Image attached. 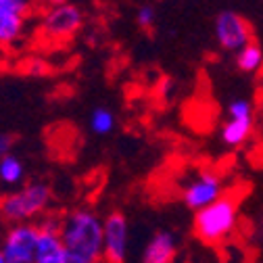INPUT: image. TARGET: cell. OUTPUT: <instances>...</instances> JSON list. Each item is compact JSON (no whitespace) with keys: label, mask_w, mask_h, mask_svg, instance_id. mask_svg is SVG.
<instances>
[{"label":"cell","mask_w":263,"mask_h":263,"mask_svg":"<svg viewBox=\"0 0 263 263\" xmlns=\"http://www.w3.org/2000/svg\"><path fill=\"white\" fill-rule=\"evenodd\" d=\"M61 238L69 255L90 263H103L105 251V219L88 207L73 209L63 215Z\"/></svg>","instance_id":"6da1fadb"},{"label":"cell","mask_w":263,"mask_h":263,"mask_svg":"<svg viewBox=\"0 0 263 263\" xmlns=\"http://www.w3.org/2000/svg\"><path fill=\"white\" fill-rule=\"evenodd\" d=\"M238 215H240L238 199H234L232 194H223L219 201L194 213L192 219L194 236L205 245L217 247L226 238L232 236V232L238 226Z\"/></svg>","instance_id":"7a4b0ae2"},{"label":"cell","mask_w":263,"mask_h":263,"mask_svg":"<svg viewBox=\"0 0 263 263\" xmlns=\"http://www.w3.org/2000/svg\"><path fill=\"white\" fill-rule=\"evenodd\" d=\"M52 192L44 182H29L23 188L0 196V219L13 223H29L48 213Z\"/></svg>","instance_id":"3957f363"},{"label":"cell","mask_w":263,"mask_h":263,"mask_svg":"<svg viewBox=\"0 0 263 263\" xmlns=\"http://www.w3.org/2000/svg\"><path fill=\"white\" fill-rule=\"evenodd\" d=\"M38 238H40V228L36 221L13 223L3 234L0 251H3L9 263H34Z\"/></svg>","instance_id":"277c9868"},{"label":"cell","mask_w":263,"mask_h":263,"mask_svg":"<svg viewBox=\"0 0 263 263\" xmlns=\"http://www.w3.org/2000/svg\"><path fill=\"white\" fill-rule=\"evenodd\" d=\"M221 196H223V178L213 170L199 172L182 188V201L194 213L219 201Z\"/></svg>","instance_id":"5b68a950"},{"label":"cell","mask_w":263,"mask_h":263,"mask_svg":"<svg viewBox=\"0 0 263 263\" xmlns=\"http://www.w3.org/2000/svg\"><path fill=\"white\" fill-rule=\"evenodd\" d=\"M36 223L40 228V238H38L34 263H65V259L69 257V253H67V249H65V242L61 238L63 215L48 211Z\"/></svg>","instance_id":"8992f818"},{"label":"cell","mask_w":263,"mask_h":263,"mask_svg":"<svg viewBox=\"0 0 263 263\" xmlns=\"http://www.w3.org/2000/svg\"><path fill=\"white\" fill-rule=\"evenodd\" d=\"M215 40L228 52H238L253 42L251 23L236 11H219L213 23Z\"/></svg>","instance_id":"52a82bcc"},{"label":"cell","mask_w":263,"mask_h":263,"mask_svg":"<svg viewBox=\"0 0 263 263\" xmlns=\"http://www.w3.org/2000/svg\"><path fill=\"white\" fill-rule=\"evenodd\" d=\"M84 23V13L76 5H63L48 9L42 19V34L48 40H69Z\"/></svg>","instance_id":"ba28073f"},{"label":"cell","mask_w":263,"mask_h":263,"mask_svg":"<svg viewBox=\"0 0 263 263\" xmlns=\"http://www.w3.org/2000/svg\"><path fill=\"white\" fill-rule=\"evenodd\" d=\"M129 242L127 219L121 211H111L105 217V251L103 263H125Z\"/></svg>","instance_id":"9c48e42d"},{"label":"cell","mask_w":263,"mask_h":263,"mask_svg":"<svg viewBox=\"0 0 263 263\" xmlns=\"http://www.w3.org/2000/svg\"><path fill=\"white\" fill-rule=\"evenodd\" d=\"M178 257V240L170 230L157 232L142 251V263H174Z\"/></svg>","instance_id":"30bf717a"},{"label":"cell","mask_w":263,"mask_h":263,"mask_svg":"<svg viewBox=\"0 0 263 263\" xmlns=\"http://www.w3.org/2000/svg\"><path fill=\"white\" fill-rule=\"evenodd\" d=\"M25 31V17L0 9V46H13Z\"/></svg>","instance_id":"8fae6325"},{"label":"cell","mask_w":263,"mask_h":263,"mask_svg":"<svg viewBox=\"0 0 263 263\" xmlns=\"http://www.w3.org/2000/svg\"><path fill=\"white\" fill-rule=\"evenodd\" d=\"M255 129L253 119H228L221 125V142L226 146H240L245 144Z\"/></svg>","instance_id":"7c38bea8"},{"label":"cell","mask_w":263,"mask_h":263,"mask_svg":"<svg viewBox=\"0 0 263 263\" xmlns=\"http://www.w3.org/2000/svg\"><path fill=\"white\" fill-rule=\"evenodd\" d=\"M236 61V67L242 71V73H257L263 69V48L261 44L257 42H251L247 44L245 48H240L234 57Z\"/></svg>","instance_id":"4fadbf2b"},{"label":"cell","mask_w":263,"mask_h":263,"mask_svg":"<svg viewBox=\"0 0 263 263\" xmlns=\"http://www.w3.org/2000/svg\"><path fill=\"white\" fill-rule=\"evenodd\" d=\"M25 176V167H23V161L15 155H7L0 159V184L5 186H15L21 184Z\"/></svg>","instance_id":"5bb4252c"},{"label":"cell","mask_w":263,"mask_h":263,"mask_svg":"<svg viewBox=\"0 0 263 263\" xmlns=\"http://www.w3.org/2000/svg\"><path fill=\"white\" fill-rule=\"evenodd\" d=\"M90 129L98 136H107L115 129V115L107 107H98L90 113Z\"/></svg>","instance_id":"9a60e30c"},{"label":"cell","mask_w":263,"mask_h":263,"mask_svg":"<svg viewBox=\"0 0 263 263\" xmlns=\"http://www.w3.org/2000/svg\"><path fill=\"white\" fill-rule=\"evenodd\" d=\"M253 103L249 98H234L228 105V119H253Z\"/></svg>","instance_id":"2e32d148"},{"label":"cell","mask_w":263,"mask_h":263,"mask_svg":"<svg viewBox=\"0 0 263 263\" xmlns=\"http://www.w3.org/2000/svg\"><path fill=\"white\" fill-rule=\"evenodd\" d=\"M155 19H157V11L153 5H140L138 11H136V23L142 27V29H151L155 25Z\"/></svg>","instance_id":"e0dca14e"},{"label":"cell","mask_w":263,"mask_h":263,"mask_svg":"<svg viewBox=\"0 0 263 263\" xmlns=\"http://www.w3.org/2000/svg\"><path fill=\"white\" fill-rule=\"evenodd\" d=\"M31 3H34V0H0V9L25 17L29 13V9H31Z\"/></svg>","instance_id":"ac0fdd59"},{"label":"cell","mask_w":263,"mask_h":263,"mask_svg":"<svg viewBox=\"0 0 263 263\" xmlns=\"http://www.w3.org/2000/svg\"><path fill=\"white\" fill-rule=\"evenodd\" d=\"M11 146H13V140H11V136H7V134H0V159L9 155Z\"/></svg>","instance_id":"d6986e66"},{"label":"cell","mask_w":263,"mask_h":263,"mask_svg":"<svg viewBox=\"0 0 263 263\" xmlns=\"http://www.w3.org/2000/svg\"><path fill=\"white\" fill-rule=\"evenodd\" d=\"M44 3L50 9H57V7H63V5H69V0H44Z\"/></svg>","instance_id":"ffe728a7"},{"label":"cell","mask_w":263,"mask_h":263,"mask_svg":"<svg viewBox=\"0 0 263 263\" xmlns=\"http://www.w3.org/2000/svg\"><path fill=\"white\" fill-rule=\"evenodd\" d=\"M65 263H90V261H86V259H80V257H73V255H69L67 259H65Z\"/></svg>","instance_id":"44dd1931"},{"label":"cell","mask_w":263,"mask_h":263,"mask_svg":"<svg viewBox=\"0 0 263 263\" xmlns=\"http://www.w3.org/2000/svg\"><path fill=\"white\" fill-rule=\"evenodd\" d=\"M0 263H9V261H7V257L3 255V251H0Z\"/></svg>","instance_id":"7402d4cb"},{"label":"cell","mask_w":263,"mask_h":263,"mask_svg":"<svg viewBox=\"0 0 263 263\" xmlns=\"http://www.w3.org/2000/svg\"><path fill=\"white\" fill-rule=\"evenodd\" d=\"M0 240H3V234H0Z\"/></svg>","instance_id":"603a6c76"}]
</instances>
